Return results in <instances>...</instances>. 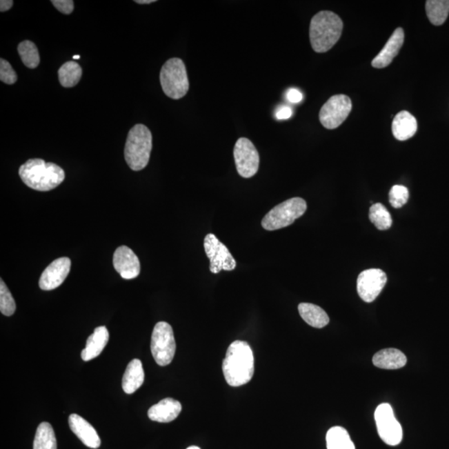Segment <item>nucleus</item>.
Listing matches in <instances>:
<instances>
[{"mask_svg": "<svg viewBox=\"0 0 449 449\" xmlns=\"http://www.w3.org/2000/svg\"><path fill=\"white\" fill-rule=\"evenodd\" d=\"M222 370L230 386L239 387L250 381L254 375V356L248 342L237 341L230 343Z\"/></svg>", "mask_w": 449, "mask_h": 449, "instance_id": "1", "label": "nucleus"}, {"mask_svg": "<svg viewBox=\"0 0 449 449\" xmlns=\"http://www.w3.org/2000/svg\"><path fill=\"white\" fill-rule=\"evenodd\" d=\"M19 175L28 188L39 192L51 191L66 179L63 168L40 159L27 161L19 168Z\"/></svg>", "mask_w": 449, "mask_h": 449, "instance_id": "2", "label": "nucleus"}, {"mask_svg": "<svg viewBox=\"0 0 449 449\" xmlns=\"http://www.w3.org/2000/svg\"><path fill=\"white\" fill-rule=\"evenodd\" d=\"M343 22L331 11H321L311 19L310 40L315 52H326L341 39Z\"/></svg>", "mask_w": 449, "mask_h": 449, "instance_id": "3", "label": "nucleus"}, {"mask_svg": "<svg viewBox=\"0 0 449 449\" xmlns=\"http://www.w3.org/2000/svg\"><path fill=\"white\" fill-rule=\"evenodd\" d=\"M152 148L151 131L143 124H137L128 132L124 157L128 167L139 172L147 167Z\"/></svg>", "mask_w": 449, "mask_h": 449, "instance_id": "4", "label": "nucleus"}, {"mask_svg": "<svg viewBox=\"0 0 449 449\" xmlns=\"http://www.w3.org/2000/svg\"><path fill=\"white\" fill-rule=\"evenodd\" d=\"M160 82L164 94L170 99H183L189 90L188 72L183 60L178 58L168 60L161 68Z\"/></svg>", "mask_w": 449, "mask_h": 449, "instance_id": "5", "label": "nucleus"}, {"mask_svg": "<svg viewBox=\"0 0 449 449\" xmlns=\"http://www.w3.org/2000/svg\"><path fill=\"white\" fill-rule=\"evenodd\" d=\"M307 204L301 197H294L279 204L266 214L261 221L266 230L285 228L293 224L295 220L304 215Z\"/></svg>", "mask_w": 449, "mask_h": 449, "instance_id": "6", "label": "nucleus"}, {"mask_svg": "<svg viewBox=\"0 0 449 449\" xmlns=\"http://www.w3.org/2000/svg\"><path fill=\"white\" fill-rule=\"evenodd\" d=\"M151 350L157 365L167 366L176 353V341L173 330L167 322H159L153 329Z\"/></svg>", "mask_w": 449, "mask_h": 449, "instance_id": "7", "label": "nucleus"}, {"mask_svg": "<svg viewBox=\"0 0 449 449\" xmlns=\"http://www.w3.org/2000/svg\"><path fill=\"white\" fill-rule=\"evenodd\" d=\"M376 426L380 438L388 445L396 446L401 443L403 430L396 419L390 404L381 403L375 412Z\"/></svg>", "mask_w": 449, "mask_h": 449, "instance_id": "8", "label": "nucleus"}, {"mask_svg": "<svg viewBox=\"0 0 449 449\" xmlns=\"http://www.w3.org/2000/svg\"><path fill=\"white\" fill-rule=\"evenodd\" d=\"M204 248L210 260V270L217 274L221 270L232 272L237 266V261L226 246L219 241L215 235H206L204 239Z\"/></svg>", "mask_w": 449, "mask_h": 449, "instance_id": "9", "label": "nucleus"}, {"mask_svg": "<svg viewBox=\"0 0 449 449\" xmlns=\"http://www.w3.org/2000/svg\"><path fill=\"white\" fill-rule=\"evenodd\" d=\"M352 110V102L349 97L335 95L323 105L319 112V121L327 129H335L345 122Z\"/></svg>", "mask_w": 449, "mask_h": 449, "instance_id": "10", "label": "nucleus"}, {"mask_svg": "<svg viewBox=\"0 0 449 449\" xmlns=\"http://www.w3.org/2000/svg\"><path fill=\"white\" fill-rule=\"evenodd\" d=\"M233 153L239 175L244 178L256 175L260 164V157L252 141L246 137H241L235 145Z\"/></svg>", "mask_w": 449, "mask_h": 449, "instance_id": "11", "label": "nucleus"}, {"mask_svg": "<svg viewBox=\"0 0 449 449\" xmlns=\"http://www.w3.org/2000/svg\"><path fill=\"white\" fill-rule=\"evenodd\" d=\"M387 282L386 274L380 269L363 270L357 279L359 297L367 303L373 302L381 293Z\"/></svg>", "mask_w": 449, "mask_h": 449, "instance_id": "12", "label": "nucleus"}, {"mask_svg": "<svg viewBox=\"0 0 449 449\" xmlns=\"http://www.w3.org/2000/svg\"><path fill=\"white\" fill-rule=\"evenodd\" d=\"M71 269V261L68 257H60L52 261L43 270L39 285L43 290H52L61 286Z\"/></svg>", "mask_w": 449, "mask_h": 449, "instance_id": "13", "label": "nucleus"}, {"mask_svg": "<svg viewBox=\"0 0 449 449\" xmlns=\"http://www.w3.org/2000/svg\"><path fill=\"white\" fill-rule=\"evenodd\" d=\"M113 266L125 280L139 276L141 265L139 257L126 246H119L113 255Z\"/></svg>", "mask_w": 449, "mask_h": 449, "instance_id": "14", "label": "nucleus"}, {"mask_svg": "<svg viewBox=\"0 0 449 449\" xmlns=\"http://www.w3.org/2000/svg\"><path fill=\"white\" fill-rule=\"evenodd\" d=\"M71 430L84 445L90 448H99L101 440L95 428L82 417L72 414L68 419Z\"/></svg>", "mask_w": 449, "mask_h": 449, "instance_id": "15", "label": "nucleus"}, {"mask_svg": "<svg viewBox=\"0 0 449 449\" xmlns=\"http://www.w3.org/2000/svg\"><path fill=\"white\" fill-rule=\"evenodd\" d=\"M403 41L404 32L403 28H398L388 39L386 46L372 61V66L375 68H383L390 66L395 57L398 55L400 48L403 46Z\"/></svg>", "mask_w": 449, "mask_h": 449, "instance_id": "16", "label": "nucleus"}, {"mask_svg": "<svg viewBox=\"0 0 449 449\" xmlns=\"http://www.w3.org/2000/svg\"><path fill=\"white\" fill-rule=\"evenodd\" d=\"M181 411V404L177 400L167 398L155 406H152L148 410L149 419L152 421L159 423H170L175 420Z\"/></svg>", "mask_w": 449, "mask_h": 449, "instance_id": "17", "label": "nucleus"}, {"mask_svg": "<svg viewBox=\"0 0 449 449\" xmlns=\"http://www.w3.org/2000/svg\"><path fill=\"white\" fill-rule=\"evenodd\" d=\"M418 130V123L410 112L402 111L395 117L392 132L396 139L406 141L414 137Z\"/></svg>", "mask_w": 449, "mask_h": 449, "instance_id": "18", "label": "nucleus"}, {"mask_svg": "<svg viewBox=\"0 0 449 449\" xmlns=\"http://www.w3.org/2000/svg\"><path fill=\"white\" fill-rule=\"evenodd\" d=\"M109 341V333L106 327L96 328L94 332L88 338L86 347L83 350L82 359L84 361H92L102 353Z\"/></svg>", "mask_w": 449, "mask_h": 449, "instance_id": "19", "label": "nucleus"}, {"mask_svg": "<svg viewBox=\"0 0 449 449\" xmlns=\"http://www.w3.org/2000/svg\"><path fill=\"white\" fill-rule=\"evenodd\" d=\"M145 374L143 363L139 359L128 363L123 377V390L125 393H134L144 383Z\"/></svg>", "mask_w": 449, "mask_h": 449, "instance_id": "20", "label": "nucleus"}, {"mask_svg": "<svg viewBox=\"0 0 449 449\" xmlns=\"http://www.w3.org/2000/svg\"><path fill=\"white\" fill-rule=\"evenodd\" d=\"M373 363L380 369L398 370L406 366L407 358L403 352L397 349H386L374 355Z\"/></svg>", "mask_w": 449, "mask_h": 449, "instance_id": "21", "label": "nucleus"}, {"mask_svg": "<svg viewBox=\"0 0 449 449\" xmlns=\"http://www.w3.org/2000/svg\"><path fill=\"white\" fill-rule=\"evenodd\" d=\"M298 310L301 318L310 326L321 329L330 322V318L326 311L318 306L301 303L299 305Z\"/></svg>", "mask_w": 449, "mask_h": 449, "instance_id": "22", "label": "nucleus"}, {"mask_svg": "<svg viewBox=\"0 0 449 449\" xmlns=\"http://www.w3.org/2000/svg\"><path fill=\"white\" fill-rule=\"evenodd\" d=\"M327 449H355L353 441L345 428L333 427L326 435Z\"/></svg>", "mask_w": 449, "mask_h": 449, "instance_id": "23", "label": "nucleus"}, {"mask_svg": "<svg viewBox=\"0 0 449 449\" xmlns=\"http://www.w3.org/2000/svg\"><path fill=\"white\" fill-rule=\"evenodd\" d=\"M426 13L434 26H442L449 14V0H428Z\"/></svg>", "mask_w": 449, "mask_h": 449, "instance_id": "24", "label": "nucleus"}, {"mask_svg": "<svg viewBox=\"0 0 449 449\" xmlns=\"http://www.w3.org/2000/svg\"><path fill=\"white\" fill-rule=\"evenodd\" d=\"M59 80L63 88H72L79 83L83 70L79 63L74 61L66 62L59 68Z\"/></svg>", "mask_w": 449, "mask_h": 449, "instance_id": "25", "label": "nucleus"}, {"mask_svg": "<svg viewBox=\"0 0 449 449\" xmlns=\"http://www.w3.org/2000/svg\"><path fill=\"white\" fill-rule=\"evenodd\" d=\"M34 449H57L56 436L50 423L39 424L36 431Z\"/></svg>", "mask_w": 449, "mask_h": 449, "instance_id": "26", "label": "nucleus"}, {"mask_svg": "<svg viewBox=\"0 0 449 449\" xmlns=\"http://www.w3.org/2000/svg\"><path fill=\"white\" fill-rule=\"evenodd\" d=\"M18 52L23 63L27 68L34 70L39 66L40 57L38 48L33 42L26 40V41L20 43L18 46Z\"/></svg>", "mask_w": 449, "mask_h": 449, "instance_id": "27", "label": "nucleus"}, {"mask_svg": "<svg viewBox=\"0 0 449 449\" xmlns=\"http://www.w3.org/2000/svg\"><path fill=\"white\" fill-rule=\"evenodd\" d=\"M370 220L380 230H386L391 228L393 220L390 213L386 206L381 203L371 206L369 213Z\"/></svg>", "mask_w": 449, "mask_h": 449, "instance_id": "28", "label": "nucleus"}, {"mask_svg": "<svg viewBox=\"0 0 449 449\" xmlns=\"http://www.w3.org/2000/svg\"><path fill=\"white\" fill-rule=\"evenodd\" d=\"M16 304L13 295L3 280L0 281V311L6 317H11L15 312Z\"/></svg>", "mask_w": 449, "mask_h": 449, "instance_id": "29", "label": "nucleus"}, {"mask_svg": "<svg viewBox=\"0 0 449 449\" xmlns=\"http://www.w3.org/2000/svg\"><path fill=\"white\" fill-rule=\"evenodd\" d=\"M410 197L408 190L404 186L395 185L391 188L390 194H388V199L390 203L395 208H402L403 206L407 203Z\"/></svg>", "mask_w": 449, "mask_h": 449, "instance_id": "30", "label": "nucleus"}, {"mask_svg": "<svg viewBox=\"0 0 449 449\" xmlns=\"http://www.w3.org/2000/svg\"><path fill=\"white\" fill-rule=\"evenodd\" d=\"M17 74L10 63L6 59H0V80L3 83L12 85L17 82Z\"/></svg>", "mask_w": 449, "mask_h": 449, "instance_id": "31", "label": "nucleus"}, {"mask_svg": "<svg viewBox=\"0 0 449 449\" xmlns=\"http://www.w3.org/2000/svg\"><path fill=\"white\" fill-rule=\"evenodd\" d=\"M51 3L63 14H70L74 9V2L72 0H52Z\"/></svg>", "mask_w": 449, "mask_h": 449, "instance_id": "32", "label": "nucleus"}, {"mask_svg": "<svg viewBox=\"0 0 449 449\" xmlns=\"http://www.w3.org/2000/svg\"><path fill=\"white\" fill-rule=\"evenodd\" d=\"M286 99H288L290 103H298L303 99V95L298 89L290 88L288 92H286Z\"/></svg>", "mask_w": 449, "mask_h": 449, "instance_id": "33", "label": "nucleus"}, {"mask_svg": "<svg viewBox=\"0 0 449 449\" xmlns=\"http://www.w3.org/2000/svg\"><path fill=\"white\" fill-rule=\"evenodd\" d=\"M291 116H292V109L287 106H282L278 108L276 113V117L278 120L289 119Z\"/></svg>", "mask_w": 449, "mask_h": 449, "instance_id": "34", "label": "nucleus"}, {"mask_svg": "<svg viewBox=\"0 0 449 449\" xmlns=\"http://www.w3.org/2000/svg\"><path fill=\"white\" fill-rule=\"evenodd\" d=\"M14 5V1L12 0H1L0 1V11L6 12L10 10Z\"/></svg>", "mask_w": 449, "mask_h": 449, "instance_id": "35", "label": "nucleus"}, {"mask_svg": "<svg viewBox=\"0 0 449 449\" xmlns=\"http://www.w3.org/2000/svg\"><path fill=\"white\" fill-rule=\"evenodd\" d=\"M156 0H136L135 3L139 5H149V3H155Z\"/></svg>", "mask_w": 449, "mask_h": 449, "instance_id": "36", "label": "nucleus"}, {"mask_svg": "<svg viewBox=\"0 0 449 449\" xmlns=\"http://www.w3.org/2000/svg\"><path fill=\"white\" fill-rule=\"evenodd\" d=\"M187 449H201L199 447L197 446H191L188 448Z\"/></svg>", "mask_w": 449, "mask_h": 449, "instance_id": "37", "label": "nucleus"}, {"mask_svg": "<svg viewBox=\"0 0 449 449\" xmlns=\"http://www.w3.org/2000/svg\"><path fill=\"white\" fill-rule=\"evenodd\" d=\"M80 59V56H79V55H75V56H74V59Z\"/></svg>", "mask_w": 449, "mask_h": 449, "instance_id": "38", "label": "nucleus"}]
</instances>
